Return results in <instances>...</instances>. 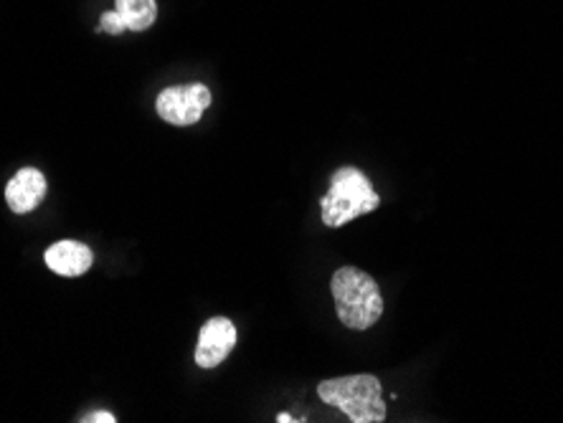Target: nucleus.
<instances>
[{
	"label": "nucleus",
	"instance_id": "nucleus-1",
	"mask_svg": "<svg viewBox=\"0 0 563 423\" xmlns=\"http://www.w3.org/2000/svg\"><path fill=\"white\" fill-rule=\"evenodd\" d=\"M330 289H333L338 320L347 330L374 327L384 314V294H380L376 279L363 269H338L333 281H330Z\"/></svg>",
	"mask_w": 563,
	"mask_h": 423
},
{
	"label": "nucleus",
	"instance_id": "nucleus-2",
	"mask_svg": "<svg viewBox=\"0 0 563 423\" xmlns=\"http://www.w3.org/2000/svg\"><path fill=\"white\" fill-rule=\"evenodd\" d=\"M380 205V198L371 186L368 176L358 168H338L330 178L328 193L320 198V213L322 223L330 229H341L345 223L376 211Z\"/></svg>",
	"mask_w": 563,
	"mask_h": 423
},
{
	"label": "nucleus",
	"instance_id": "nucleus-3",
	"mask_svg": "<svg viewBox=\"0 0 563 423\" xmlns=\"http://www.w3.org/2000/svg\"><path fill=\"white\" fill-rule=\"evenodd\" d=\"M318 396L322 398V403L343 411L353 423L386 421L384 388H380V380L376 376H368V372L322 380L318 386Z\"/></svg>",
	"mask_w": 563,
	"mask_h": 423
},
{
	"label": "nucleus",
	"instance_id": "nucleus-4",
	"mask_svg": "<svg viewBox=\"0 0 563 423\" xmlns=\"http://www.w3.org/2000/svg\"><path fill=\"white\" fill-rule=\"evenodd\" d=\"M211 107V89L206 85H178L168 87L157 94L155 110L161 120L188 127L203 118V112Z\"/></svg>",
	"mask_w": 563,
	"mask_h": 423
},
{
	"label": "nucleus",
	"instance_id": "nucleus-5",
	"mask_svg": "<svg viewBox=\"0 0 563 423\" xmlns=\"http://www.w3.org/2000/svg\"><path fill=\"white\" fill-rule=\"evenodd\" d=\"M236 325L229 318H211L198 333L196 365L198 368H219L236 347Z\"/></svg>",
	"mask_w": 563,
	"mask_h": 423
},
{
	"label": "nucleus",
	"instance_id": "nucleus-6",
	"mask_svg": "<svg viewBox=\"0 0 563 423\" xmlns=\"http://www.w3.org/2000/svg\"><path fill=\"white\" fill-rule=\"evenodd\" d=\"M46 196V178L38 168H23L8 180L5 201L13 213H31L36 211Z\"/></svg>",
	"mask_w": 563,
	"mask_h": 423
},
{
	"label": "nucleus",
	"instance_id": "nucleus-7",
	"mask_svg": "<svg viewBox=\"0 0 563 423\" xmlns=\"http://www.w3.org/2000/svg\"><path fill=\"white\" fill-rule=\"evenodd\" d=\"M44 259L46 267L54 274H59V277H81V274L92 269L95 254L87 244L66 238V242H56L54 246H48Z\"/></svg>",
	"mask_w": 563,
	"mask_h": 423
},
{
	"label": "nucleus",
	"instance_id": "nucleus-8",
	"mask_svg": "<svg viewBox=\"0 0 563 423\" xmlns=\"http://www.w3.org/2000/svg\"><path fill=\"white\" fill-rule=\"evenodd\" d=\"M114 11L125 23V31H147L157 19L155 0H118Z\"/></svg>",
	"mask_w": 563,
	"mask_h": 423
},
{
	"label": "nucleus",
	"instance_id": "nucleus-9",
	"mask_svg": "<svg viewBox=\"0 0 563 423\" xmlns=\"http://www.w3.org/2000/svg\"><path fill=\"white\" fill-rule=\"evenodd\" d=\"M99 26H102L104 33H110V36H120L122 31H125V23H122L120 13L118 11H110L102 15V21H99Z\"/></svg>",
	"mask_w": 563,
	"mask_h": 423
},
{
	"label": "nucleus",
	"instance_id": "nucleus-10",
	"mask_svg": "<svg viewBox=\"0 0 563 423\" xmlns=\"http://www.w3.org/2000/svg\"><path fill=\"white\" fill-rule=\"evenodd\" d=\"M81 421H102V423H114L118 419L112 416V413H92L89 419H81Z\"/></svg>",
	"mask_w": 563,
	"mask_h": 423
},
{
	"label": "nucleus",
	"instance_id": "nucleus-11",
	"mask_svg": "<svg viewBox=\"0 0 563 423\" xmlns=\"http://www.w3.org/2000/svg\"><path fill=\"white\" fill-rule=\"evenodd\" d=\"M277 421H279V423H287V421H295V419H289L287 413H279V419H277Z\"/></svg>",
	"mask_w": 563,
	"mask_h": 423
}]
</instances>
